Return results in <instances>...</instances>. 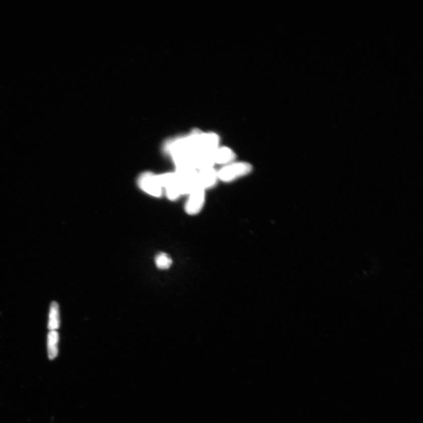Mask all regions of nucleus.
<instances>
[{"label": "nucleus", "mask_w": 423, "mask_h": 423, "mask_svg": "<svg viewBox=\"0 0 423 423\" xmlns=\"http://www.w3.org/2000/svg\"><path fill=\"white\" fill-rule=\"evenodd\" d=\"M155 262L156 267L161 269V270L169 269L173 264L172 259L168 255L163 252H160L156 255Z\"/></svg>", "instance_id": "nucleus-8"}, {"label": "nucleus", "mask_w": 423, "mask_h": 423, "mask_svg": "<svg viewBox=\"0 0 423 423\" xmlns=\"http://www.w3.org/2000/svg\"><path fill=\"white\" fill-rule=\"evenodd\" d=\"M205 191L203 189L197 187L189 194L185 205V210L188 214L195 215L201 211L205 202Z\"/></svg>", "instance_id": "nucleus-3"}, {"label": "nucleus", "mask_w": 423, "mask_h": 423, "mask_svg": "<svg viewBox=\"0 0 423 423\" xmlns=\"http://www.w3.org/2000/svg\"><path fill=\"white\" fill-rule=\"evenodd\" d=\"M138 185L141 190L152 197L159 198L164 194L159 175L145 172L139 176Z\"/></svg>", "instance_id": "nucleus-2"}, {"label": "nucleus", "mask_w": 423, "mask_h": 423, "mask_svg": "<svg viewBox=\"0 0 423 423\" xmlns=\"http://www.w3.org/2000/svg\"><path fill=\"white\" fill-rule=\"evenodd\" d=\"M251 170H252V166L249 163L244 162L230 163L218 171V179L225 183H229V182L247 176L251 173Z\"/></svg>", "instance_id": "nucleus-1"}, {"label": "nucleus", "mask_w": 423, "mask_h": 423, "mask_svg": "<svg viewBox=\"0 0 423 423\" xmlns=\"http://www.w3.org/2000/svg\"><path fill=\"white\" fill-rule=\"evenodd\" d=\"M60 325L59 319V309L58 304L52 302L51 304L48 327L50 331L58 329Z\"/></svg>", "instance_id": "nucleus-7"}, {"label": "nucleus", "mask_w": 423, "mask_h": 423, "mask_svg": "<svg viewBox=\"0 0 423 423\" xmlns=\"http://www.w3.org/2000/svg\"><path fill=\"white\" fill-rule=\"evenodd\" d=\"M58 342L59 334L56 330H52L49 332L48 335L47 347L48 358L50 360H53L58 354Z\"/></svg>", "instance_id": "nucleus-6"}, {"label": "nucleus", "mask_w": 423, "mask_h": 423, "mask_svg": "<svg viewBox=\"0 0 423 423\" xmlns=\"http://www.w3.org/2000/svg\"><path fill=\"white\" fill-rule=\"evenodd\" d=\"M213 162L220 165H228L232 163L236 155L231 149L227 147L218 148L212 153Z\"/></svg>", "instance_id": "nucleus-5"}, {"label": "nucleus", "mask_w": 423, "mask_h": 423, "mask_svg": "<svg viewBox=\"0 0 423 423\" xmlns=\"http://www.w3.org/2000/svg\"><path fill=\"white\" fill-rule=\"evenodd\" d=\"M218 180V172L213 167L198 171V187L205 191L206 189L214 187Z\"/></svg>", "instance_id": "nucleus-4"}]
</instances>
